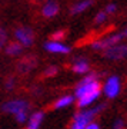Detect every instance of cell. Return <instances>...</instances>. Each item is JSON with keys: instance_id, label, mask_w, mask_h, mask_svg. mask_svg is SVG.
Wrapping results in <instances>:
<instances>
[{"instance_id": "6da1fadb", "label": "cell", "mask_w": 127, "mask_h": 129, "mask_svg": "<svg viewBox=\"0 0 127 129\" xmlns=\"http://www.w3.org/2000/svg\"><path fill=\"white\" fill-rule=\"evenodd\" d=\"M103 109H104V105H99L96 108H91V109H87V111H83L80 113H77L74 116V119H73V123L70 126V129H84L91 122V119L99 112L103 111Z\"/></svg>"}, {"instance_id": "7a4b0ae2", "label": "cell", "mask_w": 127, "mask_h": 129, "mask_svg": "<svg viewBox=\"0 0 127 129\" xmlns=\"http://www.w3.org/2000/svg\"><path fill=\"white\" fill-rule=\"evenodd\" d=\"M94 89H101V86H100V83L96 80V75L91 73L89 75L87 78H84L82 80V82L77 85V88H76V98H80L83 96V95H86V93L91 92V90H94Z\"/></svg>"}, {"instance_id": "3957f363", "label": "cell", "mask_w": 127, "mask_h": 129, "mask_svg": "<svg viewBox=\"0 0 127 129\" xmlns=\"http://www.w3.org/2000/svg\"><path fill=\"white\" fill-rule=\"evenodd\" d=\"M2 111L6 113H19L22 111H29V102L22 101V99H14V101H9L6 102L5 105L2 106Z\"/></svg>"}, {"instance_id": "277c9868", "label": "cell", "mask_w": 127, "mask_h": 129, "mask_svg": "<svg viewBox=\"0 0 127 129\" xmlns=\"http://www.w3.org/2000/svg\"><path fill=\"white\" fill-rule=\"evenodd\" d=\"M123 39V33H116V35H111V36L106 37V39H101V40L94 42L91 47L96 49V50H101V49H109V47L117 45L118 42Z\"/></svg>"}, {"instance_id": "5b68a950", "label": "cell", "mask_w": 127, "mask_h": 129, "mask_svg": "<svg viewBox=\"0 0 127 129\" xmlns=\"http://www.w3.org/2000/svg\"><path fill=\"white\" fill-rule=\"evenodd\" d=\"M103 92L107 98H116L120 92V79L117 76H110L103 88Z\"/></svg>"}, {"instance_id": "8992f818", "label": "cell", "mask_w": 127, "mask_h": 129, "mask_svg": "<svg viewBox=\"0 0 127 129\" xmlns=\"http://www.w3.org/2000/svg\"><path fill=\"white\" fill-rule=\"evenodd\" d=\"M127 56V45H114L106 49V57L113 60H120Z\"/></svg>"}, {"instance_id": "52a82bcc", "label": "cell", "mask_w": 127, "mask_h": 129, "mask_svg": "<svg viewBox=\"0 0 127 129\" xmlns=\"http://www.w3.org/2000/svg\"><path fill=\"white\" fill-rule=\"evenodd\" d=\"M16 37H17V40L24 45V46H30L34 40V33H33L32 29L29 27H19L16 30Z\"/></svg>"}, {"instance_id": "ba28073f", "label": "cell", "mask_w": 127, "mask_h": 129, "mask_svg": "<svg viewBox=\"0 0 127 129\" xmlns=\"http://www.w3.org/2000/svg\"><path fill=\"white\" fill-rule=\"evenodd\" d=\"M100 92H101V89H94V90H91V92H89V93H86V95L80 96L79 98V102H77L79 106H80V108H86V106L91 105V103L99 98Z\"/></svg>"}, {"instance_id": "9c48e42d", "label": "cell", "mask_w": 127, "mask_h": 129, "mask_svg": "<svg viewBox=\"0 0 127 129\" xmlns=\"http://www.w3.org/2000/svg\"><path fill=\"white\" fill-rule=\"evenodd\" d=\"M44 49L47 52H51V53H69L70 52V47L64 46L63 43H60L57 40H51L49 43H46Z\"/></svg>"}, {"instance_id": "30bf717a", "label": "cell", "mask_w": 127, "mask_h": 129, "mask_svg": "<svg viewBox=\"0 0 127 129\" xmlns=\"http://www.w3.org/2000/svg\"><path fill=\"white\" fill-rule=\"evenodd\" d=\"M44 118V113L43 112H34L30 118H29V123L26 129H39L41 125V120Z\"/></svg>"}, {"instance_id": "8fae6325", "label": "cell", "mask_w": 127, "mask_h": 129, "mask_svg": "<svg viewBox=\"0 0 127 129\" xmlns=\"http://www.w3.org/2000/svg\"><path fill=\"white\" fill-rule=\"evenodd\" d=\"M57 12H59V6L54 2H49L43 7V14H44L46 17H53V16L57 14Z\"/></svg>"}, {"instance_id": "7c38bea8", "label": "cell", "mask_w": 127, "mask_h": 129, "mask_svg": "<svg viewBox=\"0 0 127 129\" xmlns=\"http://www.w3.org/2000/svg\"><path fill=\"white\" fill-rule=\"evenodd\" d=\"M72 68L76 73H86L87 70H89V63H87V60H84V59H77L73 63Z\"/></svg>"}, {"instance_id": "4fadbf2b", "label": "cell", "mask_w": 127, "mask_h": 129, "mask_svg": "<svg viewBox=\"0 0 127 129\" xmlns=\"http://www.w3.org/2000/svg\"><path fill=\"white\" fill-rule=\"evenodd\" d=\"M91 5H93V2H91V0H83V2H80V3H76V5L72 7V13L73 14L82 13V12H84L86 9H89Z\"/></svg>"}, {"instance_id": "5bb4252c", "label": "cell", "mask_w": 127, "mask_h": 129, "mask_svg": "<svg viewBox=\"0 0 127 129\" xmlns=\"http://www.w3.org/2000/svg\"><path fill=\"white\" fill-rule=\"evenodd\" d=\"M22 52V45L20 42H14V43H9L7 47H6V53L10 56H16Z\"/></svg>"}, {"instance_id": "9a60e30c", "label": "cell", "mask_w": 127, "mask_h": 129, "mask_svg": "<svg viewBox=\"0 0 127 129\" xmlns=\"http://www.w3.org/2000/svg\"><path fill=\"white\" fill-rule=\"evenodd\" d=\"M73 101H74V98L70 96V95H69V96H63V98H60L59 101H56L54 108L56 109H63V108H66V106L72 105Z\"/></svg>"}, {"instance_id": "2e32d148", "label": "cell", "mask_w": 127, "mask_h": 129, "mask_svg": "<svg viewBox=\"0 0 127 129\" xmlns=\"http://www.w3.org/2000/svg\"><path fill=\"white\" fill-rule=\"evenodd\" d=\"M34 68V60L33 59H26V60H22L20 63H19V70L23 72V73H26L29 72L30 69Z\"/></svg>"}, {"instance_id": "e0dca14e", "label": "cell", "mask_w": 127, "mask_h": 129, "mask_svg": "<svg viewBox=\"0 0 127 129\" xmlns=\"http://www.w3.org/2000/svg\"><path fill=\"white\" fill-rule=\"evenodd\" d=\"M29 118V111H22L16 113V120H17L19 123H23V122H26Z\"/></svg>"}, {"instance_id": "ac0fdd59", "label": "cell", "mask_w": 127, "mask_h": 129, "mask_svg": "<svg viewBox=\"0 0 127 129\" xmlns=\"http://www.w3.org/2000/svg\"><path fill=\"white\" fill-rule=\"evenodd\" d=\"M106 17H107V13H106V12H100V13L96 16L94 20H96V23H103L106 20Z\"/></svg>"}, {"instance_id": "d6986e66", "label": "cell", "mask_w": 127, "mask_h": 129, "mask_svg": "<svg viewBox=\"0 0 127 129\" xmlns=\"http://www.w3.org/2000/svg\"><path fill=\"white\" fill-rule=\"evenodd\" d=\"M57 73V68L56 66H50L44 70V76H53V75Z\"/></svg>"}, {"instance_id": "ffe728a7", "label": "cell", "mask_w": 127, "mask_h": 129, "mask_svg": "<svg viewBox=\"0 0 127 129\" xmlns=\"http://www.w3.org/2000/svg\"><path fill=\"white\" fill-rule=\"evenodd\" d=\"M64 35H66V33H64V30H60V32L54 33V35L51 36V39H53V40H57V42H59L60 39H63V37H64Z\"/></svg>"}, {"instance_id": "44dd1931", "label": "cell", "mask_w": 127, "mask_h": 129, "mask_svg": "<svg viewBox=\"0 0 127 129\" xmlns=\"http://www.w3.org/2000/svg\"><path fill=\"white\" fill-rule=\"evenodd\" d=\"M123 128H124V120L121 119H117L113 123V129H123Z\"/></svg>"}, {"instance_id": "7402d4cb", "label": "cell", "mask_w": 127, "mask_h": 129, "mask_svg": "<svg viewBox=\"0 0 127 129\" xmlns=\"http://www.w3.org/2000/svg\"><path fill=\"white\" fill-rule=\"evenodd\" d=\"M6 37H7V36H6V32H5V30H0V49L5 46Z\"/></svg>"}, {"instance_id": "603a6c76", "label": "cell", "mask_w": 127, "mask_h": 129, "mask_svg": "<svg viewBox=\"0 0 127 129\" xmlns=\"http://www.w3.org/2000/svg\"><path fill=\"white\" fill-rule=\"evenodd\" d=\"M14 88V79L13 78H10L7 82H6V89L7 90H10V89H13Z\"/></svg>"}, {"instance_id": "cb8c5ba5", "label": "cell", "mask_w": 127, "mask_h": 129, "mask_svg": "<svg viewBox=\"0 0 127 129\" xmlns=\"http://www.w3.org/2000/svg\"><path fill=\"white\" fill-rule=\"evenodd\" d=\"M114 10H116V6H114V5H109L107 7H106V10H104V12H106L107 14H109V13H113Z\"/></svg>"}, {"instance_id": "d4e9b609", "label": "cell", "mask_w": 127, "mask_h": 129, "mask_svg": "<svg viewBox=\"0 0 127 129\" xmlns=\"http://www.w3.org/2000/svg\"><path fill=\"white\" fill-rule=\"evenodd\" d=\"M84 129H100V126H99L97 123H93V122H90V123L87 125Z\"/></svg>"}, {"instance_id": "484cf974", "label": "cell", "mask_w": 127, "mask_h": 129, "mask_svg": "<svg viewBox=\"0 0 127 129\" xmlns=\"http://www.w3.org/2000/svg\"><path fill=\"white\" fill-rule=\"evenodd\" d=\"M123 33V37H127V27L124 29V32H121Z\"/></svg>"}]
</instances>
